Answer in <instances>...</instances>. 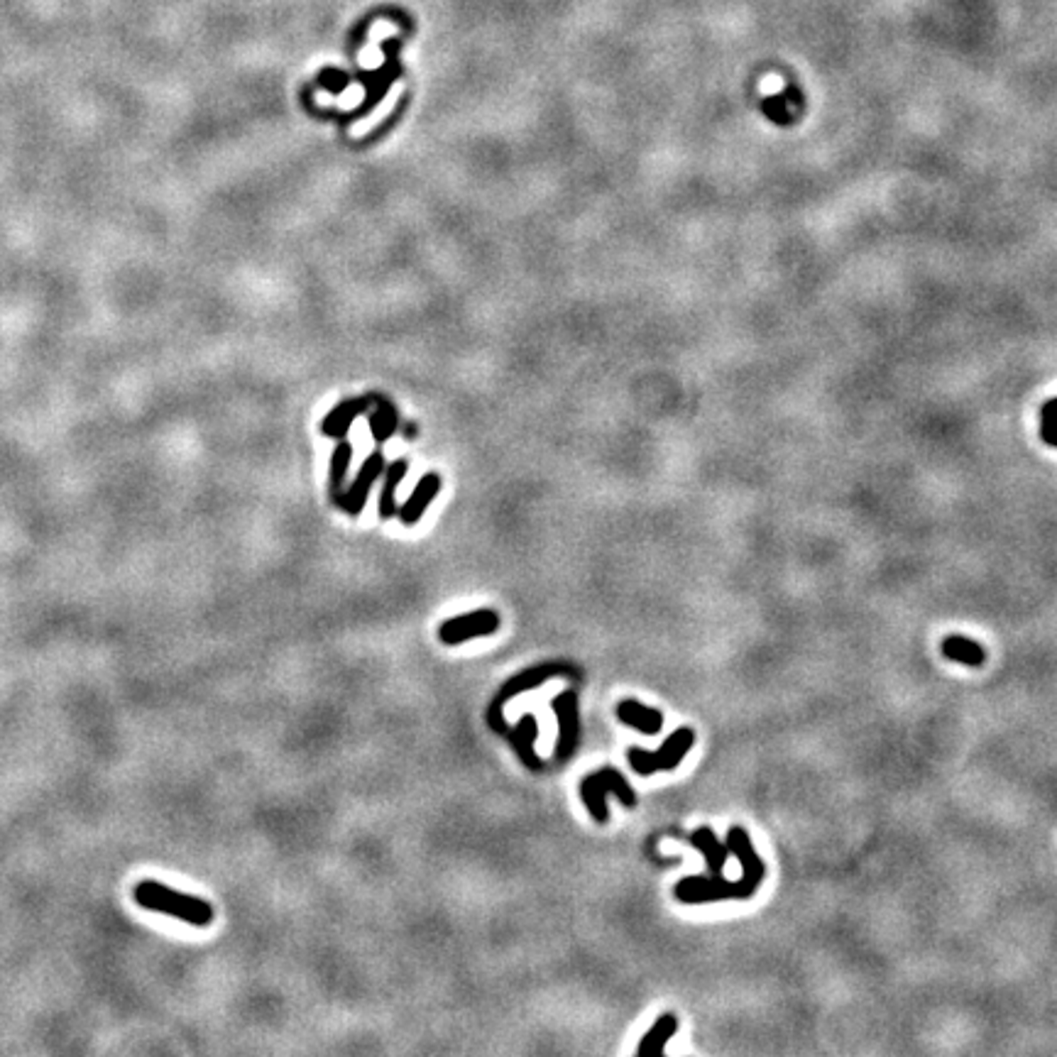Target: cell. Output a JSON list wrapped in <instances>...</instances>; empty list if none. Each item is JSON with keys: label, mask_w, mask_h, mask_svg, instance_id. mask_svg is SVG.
<instances>
[{"label": "cell", "mask_w": 1057, "mask_h": 1057, "mask_svg": "<svg viewBox=\"0 0 1057 1057\" xmlns=\"http://www.w3.org/2000/svg\"><path fill=\"white\" fill-rule=\"evenodd\" d=\"M727 850L732 854H737V860L741 864V877L737 881H727L725 877H685L676 884V899L681 903H715V901L734 899V901H747L751 899L757 889L761 886V881L766 877V864L759 854L754 852L749 832L744 828H730L727 832Z\"/></svg>", "instance_id": "1"}, {"label": "cell", "mask_w": 1057, "mask_h": 1057, "mask_svg": "<svg viewBox=\"0 0 1057 1057\" xmlns=\"http://www.w3.org/2000/svg\"><path fill=\"white\" fill-rule=\"evenodd\" d=\"M132 899L140 909L155 910V913H164L172 918L184 920L188 925L196 928H206L213 923V906L208 901L191 896V893H181L177 889H169L164 884H159L155 879L140 881L138 886L132 889Z\"/></svg>", "instance_id": "2"}, {"label": "cell", "mask_w": 1057, "mask_h": 1057, "mask_svg": "<svg viewBox=\"0 0 1057 1057\" xmlns=\"http://www.w3.org/2000/svg\"><path fill=\"white\" fill-rule=\"evenodd\" d=\"M568 673H573V669L568 666V663L564 661H551V663H539V666H529V669H524L522 673H516V676H512L509 681H504V685L497 691V695H494V701L490 702V710H487V725H490V730L497 732V734H507L509 732V727H507V720H504V702L512 701V698H516L519 693H526V691H534V688H539V685H544L549 678H556V676H568Z\"/></svg>", "instance_id": "3"}, {"label": "cell", "mask_w": 1057, "mask_h": 1057, "mask_svg": "<svg viewBox=\"0 0 1057 1057\" xmlns=\"http://www.w3.org/2000/svg\"><path fill=\"white\" fill-rule=\"evenodd\" d=\"M617 796L624 808H634L637 805V793L627 783L622 773L617 769H600L585 776L581 781V796L588 813L593 815L595 822H607L610 821V808H607V796Z\"/></svg>", "instance_id": "4"}, {"label": "cell", "mask_w": 1057, "mask_h": 1057, "mask_svg": "<svg viewBox=\"0 0 1057 1057\" xmlns=\"http://www.w3.org/2000/svg\"><path fill=\"white\" fill-rule=\"evenodd\" d=\"M693 744H695V732H693L691 727H678L669 740L663 741L659 751H646L639 749V747H632V749L627 751V759H629L632 769L637 771L639 776H652V773H659V771L676 769V766L685 759V754L693 749Z\"/></svg>", "instance_id": "5"}, {"label": "cell", "mask_w": 1057, "mask_h": 1057, "mask_svg": "<svg viewBox=\"0 0 1057 1057\" xmlns=\"http://www.w3.org/2000/svg\"><path fill=\"white\" fill-rule=\"evenodd\" d=\"M497 629H500V614L490 610V607H483V610L445 620L438 627V639L445 646H458V644L470 642V639H477V637H490Z\"/></svg>", "instance_id": "6"}, {"label": "cell", "mask_w": 1057, "mask_h": 1057, "mask_svg": "<svg viewBox=\"0 0 1057 1057\" xmlns=\"http://www.w3.org/2000/svg\"><path fill=\"white\" fill-rule=\"evenodd\" d=\"M554 712L558 717V744H556V759H571L578 749L581 740V712H578V695L575 691H564L554 698Z\"/></svg>", "instance_id": "7"}, {"label": "cell", "mask_w": 1057, "mask_h": 1057, "mask_svg": "<svg viewBox=\"0 0 1057 1057\" xmlns=\"http://www.w3.org/2000/svg\"><path fill=\"white\" fill-rule=\"evenodd\" d=\"M382 473H385V455L380 453V451H375V453L370 455L365 463H363V468L357 470L356 480L348 484V487H343V492L338 494L333 502H336L343 512L350 514V516H357V514L363 512V507H365L367 494L372 490V484L377 483V477Z\"/></svg>", "instance_id": "8"}, {"label": "cell", "mask_w": 1057, "mask_h": 1057, "mask_svg": "<svg viewBox=\"0 0 1057 1057\" xmlns=\"http://www.w3.org/2000/svg\"><path fill=\"white\" fill-rule=\"evenodd\" d=\"M504 737L509 740V744H512L514 751H516V757L522 759V764L526 766V769H532V771L544 769V761L539 759V754H536V749H534L536 737H539V725H536L534 715H522V717H519V722H516V725H514L512 730L507 732Z\"/></svg>", "instance_id": "9"}, {"label": "cell", "mask_w": 1057, "mask_h": 1057, "mask_svg": "<svg viewBox=\"0 0 1057 1057\" xmlns=\"http://www.w3.org/2000/svg\"><path fill=\"white\" fill-rule=\"evenodd\" d=\"M372 396L375 395L356 396V399H346V402H340L338 406H333V409L328 412L326 419H324V424H321V431H324V436H328V438H346L348 428L353 426V421H356L357 416H363L370 412V406H372Z\"/></svg>", "instance_id": "10"}, {"label": "cell", "mask_w": 1057, "mask_h": 1057, "mask_svg": "<svg viewBox=\"0 0 1057 1057\" xmlns=\"http://www.w3.org/2000/svg\"><path fill=\"white\" fill-rule=\"evenodd\" d=\"M438 492H441V475H424V477L419 480V484L414 487V492L409 494V500L396 509V516L402 519L404 526H414V524L424 516L426 507L438 497Z\"/></svg>", "instance_id": "11"}, {"label": "cell", "mask_w": 1057, "mask_h": 1057, "mask_svg": "<svg viewBox=\"0 0 1057 1057\" xmlns=\"http://www.w3.org/2000/svg\"><path fill=\"white\" fill-rule=\"evenodd\" d=\"M396 52H399V42H387L385 44V54H387V61L382 69L377 71L375 79L370 76V74H360V81L367 86V103L363 106V110H367L370 106H377L380 103V99L385 96V91L392 86V81L399 76V71H402V67H399V60H396Z\"/></svg>", "instance_id": "12"}, {"label": "cell", "mask_w": 1057, "mask_h": 1057, "mask_svg": "<svg viewBox=\"0 0 1057 1057\" xmlns=\"http://www.w3.org/2000/svg\"><path fill=\"white\" fill-rule=\"evenodd\" d=\"M617 717L624 725H629L637 732H642L646 737L659 734L663 727V715L659 710H653L649 705H642L639 701H620L617 702Z\"/></svg>", "instance_id": "13"}, {"label": "cell", "mask_w": 1057, "mask_h": 1057, "mask_svg": "<svg viewBox=\"0 0 1057 1057\" xmlns=\"http://www.w3.org/2000/svg\"><path fill=\"white\" fill-rule=\"evenodd\" d=\"M676 1030H678V1018H676V1013H661V1016L656 1018V1023H653L646 1033H644L642 1043H639V1047H637V1055L639 1057H659L663 1055V1050H666V1045H669V1040H671L673 1036H676Z\"/></svg>", "instance_id": "14"}, {"label": "cell", "mask_w": 1057, "mask_h": 1057, "mask_svg": "<svg viewBox=\"0 0 1057 1057\" xmlns=\"http://www.w3.org/2000/svg\"><path fill=\"white\" fill-rule=\"evenodd\" d=\"M691 845L705 857V864L710 869V877H720L725 871V861H727V845H722L717 840V835L712 832V828H698L691 835Z\"/></svg>", "instance_id": "15"}, {"label": "cell", "mask_w": 1057, "mask_h": 1057, "mask_svg": "<svg viewBox=\"0 0 1057 1057\" xmlns=\"http://www.w3.org/2000/svg\"><path fill=\"white\" fill-rule=\"evenodd\" d=\"M940 652L949 661L965 663V666H972V669H979L981 663L987 661L984 646L974 642V639H967V637H948L940 646Z\"/></svg>", "instance_id": "16"}, {"label": "cell", "mask_w": 1057, "mask_h": 1057, "mask_svg": "<svg viewBox=\"0 0 1057 1057\" xmlns=\"http://www.w3.org/2000/svg\"><path fill=\"white\" fill-rule=\"evenodd\" d=\"M372 412L370 414V428H372V438L377 444H385L387 438H392L396 431V409L387 396L375 395L372 396Z\"/></svg>", "instance_id": "17"}, {"label": "cell", "mask_w": 1057, "mask_h": 1057, "mask_svg": "<svg viewBox=\"0 0 1057 1057\" xmlns=\"http://www.w3.org/2000/svg\"><path fill=\"white\" fill-rule=\"evenodd\" d=\"M406 468H409L406 460H395V463L385 470V484H382V494H380V519H382V522L392 519L396 514V509H399L395 502V494L399 483L404 480Z\"/></svg>", "instance_id": "18"}, {"label": "cell", "mask_w": 1057, "mask_h": 1057, "mask_svg": "<svg viewBox=\"0 0 1057 1057\" xmlns=\"http://www.w3.org/2000/svg\"><path fill=\"white\" fill-rule=\"evenodd\" d=\"M350 460H353V445L348 441H340L331 455V500H336L338 494L343 492Z\"/></svg>", "instance_id": "19"}, {"label": "cell", "mask_w": 1057, "mask_h": 1057, "mask_svg": "<svg viewBox=\"0 0 1057 1057\" xmlns=\"http://www.w3.org/2000/svg\"><path fill=\"white\" fill-rule=\"evenodd\" d=\"M761 110H764L776 125H790V123H793V113L789 110V99L783 96V91L776 93V96H769L766 100H761Z\"/></svg>", "instance_id": "20"}, {"label": "cell", "mask_w": 1057, "mask_h": 1057, "mask_svg": "<svg viewBox=\"0 0 1057 1057\" xmlns=\"http://www.w3.org/2000/svg\"><path fill=\"white\" fill-rule=\"evenodd\" d=\"M318 84L326 91H331V93H340L350 84V76L340 69H324L321 76H318Z\"/></svg>", "instance_id": "21"}, {"label": "cell", "mask_w": 1057, "mask_h": 1057, "mask_svg": "<svg viewBox=\"0 0 1057 1057\" xmlns=\"http://www.w3.org/2000/svg\"><path fill=\"white\" fill-rule=\"evenodd\" d=\"M1057 426V399H1050L1040 409V428H1053Z\"/></svg>", "instance_id": "22"}, {"label": "cell", "mask_w": 1057, "mask_h": 1057, "mask_svg": "<svg viewBox=\"0 0 1057 1057\" xmlns=\"http://www.w3.org/2000/svg\"><path fill=\"white\" fill-rule=\"evenodd\" d=\"M1040 438H1043L1047 445H1055L1057 448V426H1053V428H1040Z\"/></svg>", "instance_id": "23"}, {"label": "cell", "mask_w": 1057, "mask_h": 1057, "mask_svg": "<svg viewBox=\"0 0 1057 1057\" xmlns=\"http://www.w3.org/2000/svg\"><path fill=\"white\" fill-rule=\"evenodd\" d=\"M404 434H406V438H414V436H416V426H414V424H409V426H406V431H404Z\"/></svg>", "instance_id": "24"}]
</instances>
